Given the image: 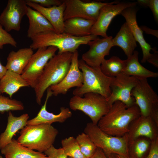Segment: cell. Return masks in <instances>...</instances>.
<instances>
[{"instance_id":"ba28073f","label":"cell","mask_w":158,"mask_h":158,"mask_svg":"<svg viewBox=\"0 0 158 158\" xmlns=\"http://www.w3.org/2000/svg\"><path fill=\"white\" fill-rule=\"evenodd\" d=\"M131 95L139 109L141 115L151 117L158 125V96L147 78H139Z\"/></svg>"},{"instance_id":"7a4b0ae2","label":"cell","mask_w":158,"mask_h":158,"mask_svg":"<svg viewBox=\"0 0 158 158\" xmlns=\"http://www.w3.org/2000/svg\"><path fill=\"white\" fill-rule=\"evenodd\" d=\"M73 53H58L48 61L35 88L36 101L39 105L46 90L51 85L60 82L70 67Z\"/></svg>"},{"instance_id":"9a60e30c","label":"cell","mask_w":158,"mask_h":158,"mask_svg":"<svg viewBox=\"0 0 158 158\" xmlns=\"http://www.w3.org/2000/svg\"><path fill=\"white\" fill-rule=\"evenodd\" d=\"M111 36L101 38L98 37L90 41L89 49L82 56V59L88 65L94 67H100L104 57L109 55L113 47Z\"/></svg>"},{"instance_id":"f35d334b","label":"cell","mask_w":158,"mask_h":158,"mask_svg":"<svg viewBox=\"0 0 158 158\" xmlns=\"http://www.w3.org/2000/svg\"><path fill=\"white\" fill-rule=\"evenodd\" d=\"M156 48H153L152 50L154 51L153 54L151 57L147 61L149 63L152 64L155 67L158 68V51L156 50Z\"/></svg>"},{"instance_id":"60d3db41","label":"cell","mask_w":158,"mask_h":158,"mask_svg":"<svg viewBox=\"0 0 158 158\" xmlns=\"http://www.w3.org/2000/svg\"><path fill=\"white\" fill-rule=\"evenodd\" d=\"M7 70L6 66H3L0 61V79L3 77Z\"/></svg>"},{"instance_id":"44dd1931","label":"cell","mask_w":158,"mask_h":158,"mask_svg":"<svg viewBox=\"0 0 158 158\" xmlns=\"http://www.w3.org/2000/svg\"><path fill=\"white\" fill-rule=\"evenodd\" d=\"M0 150L6 158H47L44 154L26 147L14 138Z\"/></svg>"},{"instance_id":"ee69618b","label":"cell","mask_w":158,"mask_h":158,"mask_svg":"<svg viewBox=\"0 0 158 158\" xmlns=\"http://www.w3.org/2000/svg\"><path fill=\"white\" fill-rule=\"evenodd\" d=\"M0 158H3L2 156L0 154Z\"/></svg>"},{"instance_id":"b9f144b4","label":"cell","mask_w":158,"mask_h":158,"mask_svg":"<svg viewBox=\"0 0 158 158\" xmlns=\"http://www.w3.org/2000/svg\"><path fill=\"white\" fill-rule=\"evenodd\" d=\"M150 0H138V2L140 5L148 7L149 4Z\"/></svg>"},{"instance_id":"ab89813d","label":"cell","mask_w":158,"mask_h":158,"mask_svg":"<svg viewBox=\"0 0 158 158\" xmlns=\"http://www.w3.org/2000/svg\"><path fill=\"white\" fill-rule=\"evenodd\" d=\"M140 28L143 31H144L146 33L152 35L158 38V30L152 29L145 26H141Z\"/></svg>"},{"instance_id":"52a82bcc","label":"cell","mask_w":158,"mask_h":158,"mask_svg":"<svg viewBox=\"0 0 158 158\" xmlns=\"http://www.w3.org/2000/svg\"><path fill=\"white\" fill-rule=\"evenodd\" d=\"M83 96L72 97L69 102L70 107L73 111H82L90 118L91 122L97 125L110 108L107 99L99 94L92 92L86 93Z\"/></svg>"},{"instance_id":"4dcf8cb0","label":"cell","mask_w":158,"mask_h":158,"mask_svg":"<svg viewBox=\"0 0 158 158\" xmlns=\"http://www.w3.org/2000/svg\"><path fill=\"white\" fill-rule=\"evenodd\" d=\"M62 148L68 157L73 158H86L81 152L76 140L73 136L62 140Z\"/></svg>"},{"instance_id":"ac0fdd59","label":"cell","mask_w":158,"mask_h":158,"mask_svg":"<svg viewBox=\"0 0 158 158\" xmlns=\"http://www.w3.org/2000/svg\"><path fill=\"white\" fill-rule=\"evenodd\" d=\"M47 90V97L44 105L36 117L28 121L27 125H34L42 124L51 125L52 123L56 122L62 123L72 116V113L68 108L61 107L60 112L57 114L47 110V101L52 95V91L49 88Z\"/></svg>"},{"instance_id":"836d02e7","label":"cell","mask_w":158,"mask_h":158,"mask_svg":"<svg viewBox=\"0 0 158 158\" xmlns=\"http://www.w3.org/2000/svg\"><path fill=\"white\" fill-rule=\"evenodd\" d=\"M47 158H67L68 156L62 148L57 149L53 145L44 152Z\"/></svg>"},{"instance_id":"d4e9b609","label":"cell","mask_w":158,"mask_h":158,"mask_svg":"<svg viewBox=\"0 0 158 158\" xmlns=\"http://www.w3.org/2000/svg\"><path fill=\"white\" fill-rule=\"evenodd\" d=\"M29 86L21 75L7 70L0 79V94L6 93L11 98L13 95L20 88Z\"/></svg>"},{"instance_id":"3957f363","label":"cell","mask_w":158,"mask_h":158,"mask_svg":"<svg viewBox=\"0 0 158 158\" xmlns=\"http://www.w3.org/2000/svg\"><path fill=\"white\" fill-rule=\"evenodd\" d=\"M98 37L92 35L77 37L64 32L58 33L51 32L39 34L31 38L32 43L30 47L35 50L43 47L54 46L58 48V53L67 52L73 53L81 45L87 44L90 41Z\"/></svg>"},{"instance_id":"6da1fadb","label":"cell","mask_w":158,"mask_h":158,"mask_svg":"<svg viewBox=\"0 0 158 158\" xmlns=\"http://www.w3.org/2000/svg\"><path fill=\"white\" fill-rule=\"evenodd\" d=\"M140 115L139 109L136 104L128 107L122 102L117 101L113 103L97 125L109 135L122 137L128 132L131 122Z\"/></svg>"},{"instance_id":"8992f818","label":"cell","mask_w":158,"mask_h":158,"mask_svg":"<svg viewBox=\"0 0 158 158\" xmlns=\"http://www.w3.org/2000/svg\"><path fill=\"white\" fill-rule=\"evenodd\" d=\"M84 133L88 135L97 147L107 156L114 154L129 156L127 133L118 137L109 135L92 122L87 124Z\"/></svg>"},{"instance_id":"d6a6232c","label":"cell","mask_w":158,"mask_h":158,"mask_svg":"<svg viewBox=\"0 0 158 158\" xmlns=\"http://www.w3.org/2000/svg\"><path fill=\"white\" fill-rule=\"evenodd\" d=\"M6 44L15 47L17 46V43L14 38L0 24V49H2L3 45Z\"/></svg>"},{"instance_id":"7c38bea8","label":"cell","mask_w":158,"mask_h":158,"mask_svg":"<svg viewBox=\"0 0 158 158\" xmlns=\"http://www.w3.org/2000/svg\"><path fill=\"white\" fill-rule=\"evenodd\" d=\"M63 1L66 5L64 21L70 18L78 17L95 21L101 8L108 3L96 1L85 2L80 0Z\"/></svg>"},{"instance_id":"1f68e13d","label":"cell","mask_w":158,"mask_h":158,"mask_svg":"<svg viewBox=\"0 0 158 158\" xmlns=\"http://www.w3.org/2000/svg\"><path fill=\"white\" fill-rule=\"evenodd\" d=\"M24 109L23 104L21 102L12 99L0 94V112L4 113L11 111H20Z\"/></svg>"},{"instance_id":"4fadbf2b","label":"cell","mask_w":158,"mask_h":158,"mask_svg":"<svg viewBox=\"0 0 158 158\" xmlns=\"http://www.w3.org/2000/svg\"><path fill=\"white\" fill-rule=\"evenodd\" d=\"M28 6L26 0H9L0 15V24L8 32L19 31L23 16L26 15Z\"/></svg>"},{"instance_id":"f6af8a7d","label":"cell","mask_w":158,"mask_h":158,"mask_svg":"<svg viewBox=\"0 0 158 158\" xmlns=\"http://www.w3.org/2000/svg\"><path fill=\"white\" fill-rule=\"evenodd\" d=\"M67 158H73L69 157H68Z\"/></svg>"},{"instance_id":"7bdbcfd3","label":"cell","mask_w":158,"mask_h":158,"mask_svg":"<svg viewBox=\"0 0 158 158\" xmlns=\"http://www.w3.org/2000/svg\"><path fill=\"white\" fill-rule=\"evenodd\" d=\"M118 158H130L129 156L117 155Z\"/></svg>"},{"instance_id":"30bf717a","label":"cell","mask_w":158,"mask_h":158,"mask_svg":"<svg viewBox=\"0 0 158 158\" xmlns=\"http://www.w3.org/2000/svg\"><path fill=\"white\" fill-rule=\"evenodd\" d=\"M138 81V78L123 73L115 77L110 85L111 94L107 99L110 107L117 101L122 102L128 107L135 104L131 92Z\"/></svg>"},{"instance_id":"7402d4cb","label":"cell","mask_w":158,"mask_h":158,"mask_svg":"<svg viewBox=\"0 0 158 158\" xmlns=\"http://www.w3.org/2000/svg\"><path fill=\"white\" fill-rule=\"evenodd\" d=\"M30 47L22 48L8 54L6 67L9 70L21 75L33 54Z\"/></svg>"},{"instance_id":"83f0119b","label":"cell","mask_w":158,"mask_h":158,"mask_svg":"<svg viewBox=\"0 0 158 158\" xmlns=\"http://www.w3.org/2000/svg\"><path fill=\"white\" fill-rule=\"evenodd\" d=\"M125 63V60H122L116 56H113L108 59H104L100 68L103 73L107 76L115 77L123 73Z\"/></svg>"},{"instance_id":"484cf974","label":"cell","mask_w":158,"mask_h":158,"mask_svg":"<svg viewBox=\"0 0 158 158\" xmlns=\"http://www.w3.org/2000/svg\"><path fill=\"white\" fill-rule=\"evenodd\" d=\"M138 52L134 51L132 55L125 60V66L123 73L138 78H157L158 73L148 70L140 63L138 61Z\"/></svg>"},{"instance_id":"5bb4252c","label":"cell","mask_w":158,"mask_h":158,"mask_svg":"<svg viewBox=\"0 0 158 158\" xmlns=\"http://www.w3.org/2000/svg\"><path fill=\"white\" fill-rule=\"evenodd\" d=\"M78 56L77 50L73 53L70 67L65 77L58 83L49 87L53 95H65L71 88L75 87H80L82 85L83 76L79 67Z\"/></svg>"},{"instance_id":"e575fe53","label":"cell","mask_w":158,"mask_h":158,"mask_svg":"<svg viewBox=\"0 0 158 158\" xmlns=\"http://www.w3.org/2000/svg\"><path fill=\"white\" fill-rule=\"evenodd\" d=\"M30 2L39 4L40 6L46 8L54 6H59L63 2V0H28Z\"/></svg>"},{"instance_id":"f1b7e54d","label":"cell","mask_w":158,"mask_h":158,"mask_svg":"<svg viewBox=\"0 0 158 158\" xmlns=\"http://www.w3.org/2000/svg\"><path fill=\"white\" fill-rule=\"evenodd\" d=\"M151 140L144 137H140L128 142L129 156L130 158H143L150 149Z\"/></svg>"},{"instance_id":"cb8c5ba5","label":"cell","mask_w":158,"mask_h":158,"mask_svg":"<svg viewBox=\"0 0 158 158\" xmlns=\"http://www.w3.org/2000/svg\"><path fill=\"white\" fill-rule=\"evenodd\" d=\"M112 42L113 47H120L127 58L132 55L137 46L136 41L126 22L122 25L115 37L113 38Z\"/></svg>"},{"instance_id":"277c9868","label":"cell","mask_w":158,"mask_h":158,"mask_svg":"<svg viewBox=\"0 0 158 158\" xmlns=\"http://www.w3.org/2000/svg\"><path fill=\"white\" fill-rule=\"evenodd\" d=\"M78 65L83 73V81L81 87L74 90V95L83 97L86 93L92 92L99 94L107 99L111 94L110 85L114 77L107 76L100 67L90 66L82 59L79 60Z\"/></svg>"},{"instance_id":"d590c367","label":"cell","mask_w":158,"mask_h":158,"mask_svg":"<svg viewBox=\"0 0 158 158\" xmlns=\"http://www.w3.org/2000/svg\"><path fill=\"white\" fill-rule=\"evenodd\" d=\"M145 158H158V137L151 141L149 152Z\"/></svg>"},{"instance_id":"4316f807","label":"cell","mask_w":158,"mask_h":158,"mask_svg":"<svg viewBox=\"0 0 158 158\" xmlns=\"http://www.w3.org/2000/svg\"><path fill=\"white\" fill-rule=\"evenodd\" d=\"M95 22L78 17L68 19L64 22V32L77 37L89 35Z\"/></svg>"},{"instance_id":"8fae6325","label":"cell","mask_w":158,"mask_h":158,"mask_svg":"<svg viewBox=\"0 0 158 158\" xmlns=\"http://www.w3.org/2000/svg\"><path fill=\"white\" fill-rule=\"evenodd\" d=\"M136 4L135 2L120 3L116 1L108 3L100 9L98 18L92 26L90 34L107 37V31L113 19L124 9L133 7Z\"/></svg>"},{"instance_id":"9c48e42d","label":"cell","mask_w":158,"mask_h":158,"mask_svg":"<svg viewBox=\"0 0 158 158\" xmlns=\"http://www.w3.org/2000/svg\"><path fill=\"white\" fill-rule=\"evenodd\" d=\"M58 50L54 46L43 47L33 54L21 75L29 86L35 88L45 66Z\"/></svg>"},{"instance_id":"74e56055","label":"cell","mask_w":158,"mask_h":158,"mask_svg":"<svg viewBox=\"0 0 158 158\" xmlns=\"http://www.w3.org/2000/svg\"><path fill=\"white\" fill-rule=\"evenodd\" d=\"M90 158H118L117 154H112L107 156L102 150L99 147L93 156Z\"/></svg>"},{"instance_id":"5b68a950","label":"cell","mask_w":158,"mask_h":158,"mask_svg":"<svg viewBox=\"0 0 158 158\" xmlns=\"http://www.w3.org/2000/svg\"><path fill=\"white\" fill-rule=\"evenodd\" d=\"M58 133L51 125H27L21 129L17 140L26 147L42 153L53 145Z\"/></svg>"},{"instance_id":"e0dca14e","label":"cell","mask_w":158,"mask_h":158,"mask_svg":"<svg viewBox=\"0 0 158 158\" xmlns=\"http://www.w3.org/2000/svg\"><path fill=\"white\" fill-rule=\"evenodd\" d=\"M133 7L127 8L121 13L124 18L136 42L139 44L141 48L143 56L141 60L142 63H145L151 57L152 54L150 53L152 49L150 45L145 40L143 31L137 24L136 20L137 10Z\"/></svg>"},{"instance_id":"f546056e","label":"cell","mask_w":158,"mask_h":158,"mask_svg":"<svg viewBox=\"0 0 158 158\" xmlns=\"http://www.w3.org/2000/svg\"><path fill=\"white\" fill-rule=\"evenodd\" d=\"M80 151L86 158H90L94 154L97 147L90 136L85 133L79 134L75 138Z\"/></svg>"},{"instance_id":"8d00e7d4","label":"cell","mask_w":158,"mask_h":158,"mask_svg":"<svg viewBox=\"0 0 158 158\" xmlns=\"http://www.w3.org/2000/svg\"><path fill=\"white\" fill-rule=\"evenodd\" d=\"M148 7L151 10L155 19L158 20V0H150Z\"/></svg>"},{"instance_id":"603a6c76","label":"cell","mask_w":158,"mask_h":158,"mask_svg":"<svg viewBox=\"0 0 158 158\" xmlns=\"http://www.w3.org/2000/svg\"><path fill=\"white\" fill-rule=\"evenodd\" d=\"M29 118L27 114H24L18 117L14 116L9 111L7 123L4 132L0 135V149L9 143L14 135L19 130L27 125Z\"/></svg>"},{"instance_id":"2e32d148","label":"cell","mask_w":158,"mask_h":158,"mask_svg":"<svg viewBox=\"0 0 158 158\" xmlns=\"http://www.w3.org/2000/svg\"><path fill=\"white\" fill-rule=\"evenodd\" d=\"M158 125L150 116L140 115L130 123L127 133L128 142L140 137L150 140L158 137Z\"/></svg>"},{"instance_id":"d6986e66","label":"cell","mask_w":158,"mask_h":158,"mask_svg":"<svg viewBox=\"0 0 158 158\" xmlns=\"http://www.w3.org/2000/svg\"><path fill=\"white\" fill-rule=\"evenodd\" d=\"M26 1L28 6L38 11L45 17L53 26L56 32H64V13L66 5L63 1L60 5L49 8L42 7L28 0Z\"/></svg>"},{"instance_id":"ffe728a7","label":"cell","mask_w":158,"mask_h":158,"mask_svg":"<svg viewBox=\"0 0 158 158\" xmlns=\"http://www.w3.org/2000/svg\"><path fill=\"white\" fill-rule=\"evenodd\" d=\"M26 15L29 22L27 32L28 37L31 39L39 34L55 32L49 22L38 11L28 6Z\"/></svg>"}]
</instances>
